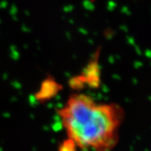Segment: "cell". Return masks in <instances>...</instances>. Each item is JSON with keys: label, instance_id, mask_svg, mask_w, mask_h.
<instances>
[{"label": "cell", "instance_id": "obj_1", "mask_svg": "<svg viewBox=\"0 0 151 151\" xmlns=\"http://www.w3.org/2000/svg\"><path fill=\"white\" fill-rule=\"evenodd\" d=\"M69 139L77 147L109 151L119 140L124 111L116 104H99L90 96L74 93L58 112Z\"/></svg>", "mask_w": 151, "mask_h": 151}, {"label": "cell", "instance_id": "obj_2", "mask_svg": "<svg viewBox=\"0 0 151 151\" xmlns=\"http://www.w3.org/2000/svg\"><path fill=\"white\" fill-rule=\"evenodd\" d=\"M77 146L72 139H68L64 140L59 147V151H76Z\"/></svg>", "mask_w": 151, "mask_h": 151}]
</instances>
